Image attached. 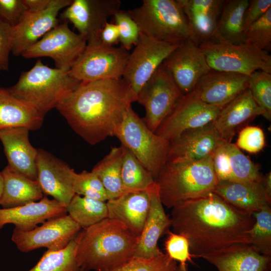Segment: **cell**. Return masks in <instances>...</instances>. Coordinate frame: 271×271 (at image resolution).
<instances>
[{
  "mask_svg": "<svg viewBox=\"0 0 271 271\" xmlns=\"http://www.w3.org/2000/svg\"><path fill=\"white\" fill-rule=\"evenodd\" d=\"M218 271H271V256L249 244L235 243L202 256Z\"/></svg>",
  "mask_w": 271,
  "mask_h": 271,
  "instance_id": "obj_25",
  "label": "cell"
},
{
  "mask_svg": "<svg viewBox=\"0 0 271 271\" xmlns=\"http://www.w3.org/2000/svg\"><path fill=\"white\" fill-rule=\"evenodd\" d=\"M162 65L183 95L193 91L212 70L199 46L190 38L175 49Z\"/></svg>",
  "mask_w": 271,
  "mask_h": 271,
  "instance_id": "obj_15",
  "label": "cell"
},
{
  "mask_svg": "<svg viewBox=\"0 0 271 271\" xmlns=\"http://www.w3.org/2000/svg\"><path fill=\"white\" fill-rule=\"evenodd\" d=\"M80 83L69 71L51 68L38 59L31 69L22 72L17 83L8 89L45 115L56 108Z\"/></svg>",
  "mask_w": 271,
  "mask_h": 271,
  "instance_id": "obj_5",
  "label": "cell"
},
{
  "mask_svg": "<svg viewBox=\"0 0 271 271\" xmlns=\"http://www.w3.org/2000/svg\"><path fill=\"white\" fill-rule=\"evenodd\" d=\"M271 8V0L249 1L244 17L245 33L248 27L260 18Z\"/></svg>",
  "mask_w": 271,
  "mask_h": 271,
  "instance_id": "obj_47",
  "label": "cell"
},
{
  "mask_svg": "<svg viewBox=\"0 0 271 271\" xmlns=\"http://www.w3.org/2000/svg\"><path fill=\"white\" fill-rule=\"evenodd\" d=\"M248 89L263 112L262 116L271 119V74L257 70L249 76Z\"/></svg>",
  "mask_w": 271,
  "mask_h": 271,
  "instance_id": "obj_38",
  "label": "cell"
},
{
  "mask_svg": "<svg viewBox=\"0 0 271 271\" xmlns=\"http://www.w3.org/2000/svg\"><path fill=\"white\" fill-rule=\"evenodd\" d=\"M12 29L11 26L0 19V72L9 70Z\"/></svg>",
  "mask_w": 271,
  "mask_h": 271,
  "instance_id": "obj_46",
  "label": "cell"
},
{
  "mask_svg": "<svg viewBox=\"0 0 271 271\" xmlns=\"http://www.w3.org/2000/svg\"><path fill=\"white\" fill-rule=\"evenodd\" d=\"M127 12L141 34L152 40L180 44L190 38L189 22L178 0H144Z\"/></svg>",
  "mask_w": 271,
  "mask_h": 271,
  "instance_id": "obj_6",
  "label": "cell"
},
{
  "mask_svg": "<svg viewBox=\"0 0 271 271\" xmlns=\"http://www.w3.org/2000/svg\"><path fill=\"white\" fill-rule=\"evenodd\" d=\"M149 209L139 236L134 257L151 258L163 254L158 246V241L171 225L170 218L166 214L161 201L156 183L149 189Z\"/></svg>",
  "mask_w": 271,
  "mask_h": 271,
  "instance_id": "obj_24",
  "label": "cell"
},
{
  "mask_svg": "<svg viewBox=\"0 0 271 271\" xmlns=\"http://www.w3.org/2000/svg\"><path fill=\"white\" fill-rule=\"evenodd\" d=\"M149 189L126 192L107 200L108 218L121 222L139 237L149 209Z\"/></svg>",
  "mask_w": 271,
  "mask_h": 271,
  "instance_id": "obj_28",
  "label": "cell"
},
{
  "mask_svg": "<svg viewBox=\"0 0 271 271\" xmlns=\"http://www.w3.org/2000/svg\"><path fill=\"white\" fill-rule=\"evenodd\" d=\"M122 147L121 176L124 188L128 192L148 190L156 184L155 179L135 156Z\"/></svg>",
  "mask_w": 271,
  "mask_h": 271,
  "instance_id": "obj_35",
  "label": "cell"
},
{
  "mask_svg": "<svg viewBox=\"0 0 271 271\" xmlns=\"http://www.w3.org/2000/svg\"><path fill=\"white\" fill-rule=\"evenodd\" d=\"M113 17L118 29L120 47L128 51L139 41L141 34L139 28L127 11L120 10Z\"/></svg>",
  "mask_w": 271,
  "mask_h": 271,
  "instance_id": "obj_42",
  "label": "cell"
},
{
  "mask_svg": "<svg viewBox=\"0 0 271 271\" xmlns=\"http://www.w3.org/2000/svg\"><path fill=\"white\" fill-rule=\"evenodd\" d=\"M222 107L204 102L193 91L183 95L156 133L171 142L185 131L213 122Z\"/></svg>",
  "mask_w": 271,
  "mask_h": 271,
  "instance_id": "obj_13",
  "label": "cell"
},
{
  "mask_svg": "<svg viewBox=\"0 0 271 271\" xmlns=\"http://www.w3.org/2000/svg\"><path fill=\"white\" fill-rule=\"evenodd\" d=\"M72 0H52L45 10L37 13H26L20 22L13 27L11 53L19 56L35 44L60 22L59 12L67 8Z\"/></svg>",
  "mask_w": 271,
  "mask_h": 271,
  "instance_id": "obj_17",
  "label": "cell"
},
{
  "mask_svg": "<svg viewBox=\"0 0 271 271\" xmlns=\"http://www.w3.org/2000/svg\"><path fill=\"white\" fill-rule=\"evenodd\" d=\"M167 237L164 242L166 254L175 261L180 264L193 263V255L190 252V244L184 235L175 233L169 229L167 231Z\"/></svg>",
  "mask_w": 271,
  "mask_h": 271,
  "instance_id": "obj_43",
  "label": "cell"
},
{
  "mask_svg": "<svg viewBox=\"0 0 271 271\" xmlns=\"http://www.w3.org/2000/svg\"><path fill=\"white\" fill-rule=\"evenodd\" d=\"M177 262L166 253L151 258L133 256L112 269L104 271H175Z\"/></svg>",
  "mask_w": 271,
  "mask_h": 271,
  "instance_id": "obj_39",
  "label": "cell"
},
{
  "mask_svg": "<svg viewBox=\"0 0 271 271\" xmlns=\"http://www.w3.org/2000/svg\"><path fill=\"white\" fill-rule=\"evenodd\" d=\"M76 237L81 271L107 270L126 262L133 256L139 238L124 224L108 218L82 229Z\"/></svg>",
  "mask_w": 271,
  "mask_h": 271,
  "instance_id": "obj_3",
  "label": "cell"
},
{
  "mask_svg": "<svg viewBox=\"0 0 271 271\" xmlns=\"http://www.w3.org/2000/svg\"><path fill=\"white\" fill-rule=\"evenodd\" d=\"M75 194L105 202L108 200L106 192L97 176L92 172L83 171L75 173L73 182Z\"/></svg>",
  "mask_w": 271,
  "mask_h": 271,
  "instance_id": "obj_40",
  "label": "cell"
},
{
  "mask_svg": "<svg viewBox=\"0 0 271 271\" xmlns=\"http://www.w3.org/2000/svg\"><path fill=\"white\" fill-rule=\"evenodd\" d=\"M175 271H189L188 268V264H180L177 265L176 269Z\"/></svg>",
  "mask_w": 271,
  "mask_h": 271,
  "instance_id": "obj_51",
  "label": "cell"
},
{
  "mask_svg": "<svg viewBox=\"0 0 271 271\" xmlns=\"http://www.w3.org/2000/svg\"><path fill=\"white\" fill-rule=\"evenodd\" d=\"M27 231L14 228L11 239L17 248L28 252L41 247L57 251L66 247L82 228L68 214L46 221Z\"/></svg>",
  "mask_w": 271,
  "mask_h": 271,
  "instance_id": "obj_14",
  "label": "cell"
},
{
  "mask_svg": "<svg viewBox=\"0 0 271 271\" xmlns=\"http://www.w3.org/2000/svg\"><path fill=\"white\" fill-rule=\"evenodd\" d=\"M227 203L244 213L253 215L270 205L261 180L252 182L220 181L213 192Z\"/></svg>",
  "mask_w": 271,
  "mask_h": 271,
  "instance_id": "obj_29",
  "label": "cell"
},
{
  "mask_svg": "<svg viewBox=\"0 0 271 271\" xmlns=\"http://www.w3.org/2000/svg\"><path fill=\"white\" fill-rule=\"evenodd\" d=\"M183 95L161 64L140 90L136 100L145 107L144 121L153 132H156Z\"/></svg>",
  "mask_w": 271,
  "mask_h": 271,
  "instance_id": "obj_11",
  "label": "cell"
},
{
  "mask_svg": "<svg viewBox=\"0 0 271 271\" xmlns=\"http://www.w3.org/2000/svg\"><path fill=\"white\" fill-rule=\"evenodd\" d=\"M155 181L162 203L169 209L213 193L218 182L212 156L195 162H167Z\"/></svg>",
  "mask_w": 271,
  "mask_h": 271,
  "instance_id": "obj_4",
  "label": "cell"
},
{
  "mask_svg": "<svg viewBox=\"0 0 271 271\" xmlns=\"http://www.w3.org/2000/svg\"><path fill=\"white\" fill-rule=\"evenodd\" d=\"M123 155L122 145L111 148L108 154L93 168L106 192L108 200L129 192L124 188L121 180V166Z\"/></svg>",
  "mask_w": 271,
  "mask_h": 271,
  "instance_id": "obj_33",
  "label": "cell"
},
{
  "mask_svg": "<svg viewBox=\"0 0 271 271\" xmlns=\"http://www.w3.org/2000/svg\"><path fill=\"white\" fill-rule=\"evenodd\" d=\"M248 5V0L225 1L212 39L235 44L245 42L243 22Z\"/></svg>",
  "mask_w": 271,
  "mask_h": 271,
  "instance_id": "obj_32",
  "label": "cell"
},
{
  "mask_svg": "<svg viewBox=\"0 0 271 271\" xmlns=\"http://www.w3.org/2000/svg\"><path fill=\"white\" fill-rule=\"evenodd\" d=\"M214 170L218 181H260L262 175L257 166L231 142L222 141L212 155Z\"/></svg>",
  "mask_w": 271,
  "mask_h": 271,
  "instance_id": "obj_20",
  "label": "cell"
},
{
  "mask_svg": "<svg viewBox=\"0 0 271 271\" xmlns=\"http://www.w3.org/2000/svg\"><path fill=\"white\" fill-rule=\"evenodd\" d=\"M261 183L265 192L267 198L271 204V172H269L262 176Z\"/></svg>",
  "mask_w": 271,
  "mask_h": 271,
  "instance_id": "obj_50",
  "label": "cell"
},
{
  "mask_svg": "<svg viewBox=\"0 0 271 271\" xmlns=\"http://www.w3.org/2000/svg\"><path fill=\"white\" fill-rule=\"evenodd\" d=\"M44 116L32 105L13 95L8 88L0 87V129L22 126L35 130L42 126Z\"/></svg>",
  "mask_w": 271,
  "mask_h": 271,
  "instance_id": "obj_30",
  "label": "cell"
},
{
  "mask_svg": "<svg viewBox=\"0 0 271 271\" xmlns=\"http://www.w3.org/2000/svg\"><path fill=\"white\" fill-rule=\"evenodd\" d=\"M120 0H72L60 15V20L71 23L87 42L98 39L107 20L120 10Z\"/></svg>",
  "mask_w": 271,
  "mask_h": 271,
  "instance_id": "obj_16",
  "label": "cell"
},
{
  "mask_svg": "<svg viewBox=\"0 0 271 271\" xmlns=\"http://www.w3.org/2000/svg\"><path fill=\"white\" fill-rule=\"evenodd\" d=\"M180 44L158 42L140 34L137 44L129 53L122 77L129 86L134 102L143 86Z\"/></svg>",
  "mask_w": 271,
  "mask_h": 271,
  "instance_id": "obj_12",
  "label": "cell"
},
{
  "mask_svg": "<svg viewBox=\"0 0 271 271\" xmlns=\"http://www.w3.org/2000/svg\"><path fill=\"white\" fill-rule=\"evenodd\" d=\"M98 39L103 44L114 46L119 42V32L117 26L114 23H105L101 30Z\"/></svg>",
  "mask_w": 271,
  "mask_h": 271,
  "instance_id": "obj_48",
  "label": "cell"
},
{
  "mask_svg": "<svg viewBox=\"0 0 271 271\" xmlns=\"http://www.w3.org/2000/svg\"><path fill=\"white\" fill-rule=\"evenodd\" d=\"M4 188V179L2 172H0V200L3 194Z\"/></svg>",
  "mask_w": 271,
  "mask_h": 271,
  "instance_id": "obj_52",
  "label": "cell"
},
{
  "mask_svg": "<svg viewBox=\"0 0 271 271\" xmlns=\"http://www.w3.org/2000/svg\"><path fill=\"white\" fill-rule=\"evenodd\" d=\"M173 232L185 236L194 258L235 243L249 244L253 215L235 209L214 193L172 208Z\"/></svg>",
  "mask_w": 271,
  "mask_h": 271,
  "instance_id": "obj_1",
  "label": "cell"
},
{
  "mask_svg": "<svg viewBox=\"0 0 271 271\" xmlns=\"http://www.w3.org/2000/svg\"><path fill=\"white\" fill-rule=\"evenodd\" d=\"M76 236L62 249L47 250L35 265L28 271H81L76 260Z\"/></svg>",
  "mask_w": 271,
  "mask_h": 271,
  "instance_id": "obj_36",
  "label": "cell"
},
{
  "mask_svg": "<svg viewBox=\"0 0 271 271\" xmlns=\"http://www.w3.org/2000/svg\"><path fill=\"white\" fill-rule=\"evenodd\" d=\"M129 55L121 47L106 45L93 39L87 42L69 73L80 82L120 78Z\"/></svg>",
  "mask_w": 271,
  "mask_h": 271,
  "instance_id": "obj_9",
  "label": "cell"
},
{
  "mask_svg": "<svg viewBox=\"0 0 271 271\" xmlns=\"http://www.w3.org/2000/svg\"><path fill=\"white\" fill-rule=\"evenodd\" d=\"M2 172L4 188L0 205L8 208L40 200L45 196L37 181L32 180L9 168Z\"/></svg>",
  "mask_w": 271,
  "mask_h": 271,
  "instance_id": "obj_31",
  "label": "cell"
},
{
  "mask_svg": "<svg viewBox=\"0 0 271 271\" xmlns=\"http://www.w3.org/2000/svg\"><path fill=\"white\" fill-rule=\"evenodd\" d=\"M249 76L211 70L193 90L204 102L223 107L248 88Z\"/></svg>",
  "mask_w": 271,
  "mask_h": 271,
  "instance_id": "obj_21",
  "label": "cell"
},
{
  "mask_svg": "<svg viewBox=\"0 0 271 271\" xmlns=\"http://www.w3.org/2000/svg\"><path fill=\"white\" fill-rule=\"evenodd\" d=\"M245 42L268 52L271 48V8L245 32Z\"/></svg>",
  "mask_w": 271,
  "mask_h": 271,
  "instance_id": "obj_41",
  "label": "cell"
},
{
  "mask_svg": "<svg viewBox=\"0 0 271 271\" xmlns=\"http://www.w3.org/2000/svg\"><path fill=\"white\" fill-rule=\"evenodd\" d=\"M27 11L23 0H0V19L12 27L20 22Z\"/></svg>",
  "mask_w": 271,
  "mask_h": 271,
  "instance_id": "obj_45",
  "label": "cell"
},
{
  "mask_svg": "<svg viewBox=\"0 0 271 271\" xmlns=\"http://www.w3.org/2000/svg\"><path fill=\"white\" fill-rule=\"evenodd\" d=\"M114 136L156 180L167 162L170 142L153 132L129 107Z\"/></svg>",
  "mask_w": 271,
  "mask_h": 271,
  "instance_id": "obj_7",
  "label": "cell"
},
{
  "mask_svg": "<svg viewBox=\"0 0 271 271\" xmlns=\"http://www.w3.org/2000/svg\"><path fill=\"white\" fill-rule=\"evenodd\" d=\"M37 179L45 196L49 195L67 207L75 194V172L66 163L42 149H38Z\"/></svg>",
  "mask_w": 271,
  "mask_h": 271,
  "instance_id": "obj_18",
  "label": "cell"
},
{
  "mask_svg": "<svg viewBox=\"0 0 271 271\" xmlns=\"http://www.w3.org/2000/svg\"><path fill=\"white\" fill-rule=\"evenodd\" d=\"M52 0H23L29 13H37L46 9Z\"/></svg>",
  "mask_w": 271,
  "mask_h": 271,
  "instance_id": "obj_49",
  "label": "cell"
},
{
  "mask_svg": "<svg viewBox=\"0 0 271 271\" xmlns=\"http://www.w3.org/2000/svg\"><path fill=\"white\" fill-rule=\"evenodd\" d=\"M254 222L248 231L249 244L260 253L271 256V208L264 206L253 214Z\"/></svg>",
  "mask_w": 271,
  "mask_h": 271,
  "instance_id": "obj_37",
  "label": "cell"
},
{
  "mask_svg": "<svg viewBox=\"0 0 271 271\" xmlns=\"http://www.w3.org/2000/svg\"><path fill=\"white\" fill-rule=\"evenodd\" d=\"M30 129L15 127L0 129V140L11 170L34 181L37 179L38 149L29 140Z\"/></svg>",
  "mask_w": 271,
  "mask_h": 271,
  "instance_id": "obj_22",
  "label": "cell"
},
{
  "mask_svg": "<svg viewBox=\"0 0 271 271\" xmlns=\"http://www.w3.org/2000/svg\"><path fill=\"white\" fill-rule=\"evenodd\" d=\"M222 141L213 122L185 131L170 142L167 162H195L208 158Z\"/></svg>",
  "mask_w": 271,
  "mask_h": 271,
  "instance_id": "obj_19",
  "label": "cell"
},
{
  "mask_svg": "<svg viewBox=\"0 0 271 271\" xmlns=\"http://www.w3.org/2000/svg\"><path fill=\"white\" fill-rule=\"evenodd\" d=\"M199 47L212 70L248 76L257 70L271 74V55L251 44H235L211 39Z\"/></svg>",
  "mask_w": 271,
  "mask_h": 271,
  "instance_id": "obj_8",
  "label": "cell"
},
{
  "mask_svg": "<svg viewBox=\"0 0 271 271\" xmlns=\"http://www.w3.org/2000/svg\"><path fill=\"white\" fill-rule=\"evenodd\" d=\"M66 206L55 199L44 196L39 201L15 207L0 209V229L8 224L15 228L31 230L46 221L67 214Z\"/></svg>",
  "mask_w": 271,
  "mask_h": 271,
  "instance_id": "obj_23",
  "label": "cell"
},
{
  "mask_svg": "<svg viewBox=\"0 0 271 271\" xmlns=\"http://www.w3.org/2000/svg\"><path fill=\"white\" fill-rule=\"evenodd\" d=\"M187 18L192 39L197 45L212 39L215 32L223 0H178Z\"/></svg>",
  "mask_w": 271,
  "mask_h": 271,
  "instance_id": "obj_26",
  "label": "cell"
},
{
  "mask_svg": "<svg viewBox=\"0 0 271 271\" xmlns=\"http://www.w3.org/2000/svg\"><path fill=\"white\" fill-rule=\"evenodd\" d=\"M133 102L129 86L120 78L81 82L56 108L78 135L94 145L114 136Z\"/></svg>",
  "mask_w": 271,
  "mask_h": 271,
  "instance_id": "obj_2",
  "label": "cell"
},
{
  "mask_svg": "<svg viewBox=\"0 0 271 271\" xmlns=\"http://www.w3.org/2000/svg\"><path fill=\"white\" fill-rule=\"evenodd\" d=\"M86 44L85 37L72 31L68 23L61 21L21 56L27 59L49 57L55 68L69 71Z\"/></svg>",
  "mask_w": 271,
  "mask_h": 271,
  "instance_id": "obj_10",
  "label": "cell"
},
{
  "mask_svg": "<svg viewBox=\"0 0 271 271\" xmlns=\"http://www.w3.org/2000/svg\"><path fill=\"white\" fill-rule=\"evenodd\" d=\"M68 215L82 229L108 218L106 202L75 194L66 207Z\"/></svg>",
  "mask_w": 271,
  "mask_h": 271,
  "instance_id": "obj_34",
  "label": "cell"
},
{
  "mask_svg": "<svg viewBox=\"0 0 271 271\" xmlns=\"http://www.w3.org/2000/svg\"><path fill=\"white\" fill-rule=\"evenodd\" d=\"M263 114L248 88L224 105L213 123L221 139L231 142L241 125Z\"/></svg>",
  "mask_w": 271,
  "mask_h": 271,
  "instance_id": "obj_27",
  "label": "cell"
},
{
  "mask_svg": "<svg viewBox=\"0 0 271 271\" xmlns=\"http://www.w3.org/2000/svg\"><path fill=\"white\" fill-rule=\"evenodd\" d=\"M265 144L263 130L256 126H247L239 132L236 146L250 153H257L262 150Z\"/></svg>",
  "mask_w": 271,
  "mask_h": 271,
  "instance_id": "obj_44",
  "label": "cell"
}]
</instances>
